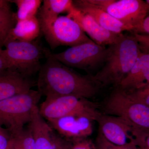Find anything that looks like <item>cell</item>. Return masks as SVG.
I'll use <instances>...</instances> for the list:
<instances>
[{
  "instance_id": "4316f807",
  "label": "cell",
  "mask_w": 149,
  "mask_h": 149,
  "mask_svg": "<svg viewBox=\"0 0 149 149\" xmlns=\"http://www.w3.org/2000/svg\"><path fill=\"white\" fill-rule=\"evenodd\" d=\"M135 143L141 149H149V131L143 132L137 136Z\"/></svg>"
},
{
  "instance_id": "484cf974",
  "label": "cell",
  "mask_w": 149,
  "mask_h": 149,
  "mask_svg": "<svg viewBox=\"0 0 149 149\" xmlns=\"http://www.w3.org/2000/svg\"><path fill=\"white\" fill-rule=\"evenodd\" d=\"M135 39L140 46V49H142L146 52H149V34L133 33Z\"/></svg>"
},
{
  "instance_id": "83f0119b",
  "label": "cell",
  "mask_w": 149,
  "mask_h": 149,
  "mask_svg": "<svg viewBox=\"0 0 149 149\" xmlns=\"http://www.w3.org/2000/svg\"><path fill=\"white\" fill-rule=\"evenodd\" d=\"M133 32L138 34H149V15L145 18L141 25Z\"/></svg>"
},
{
  "instance_id": "9c48e42d",
  "label": "cell",
  "mask_w": 149,
  "mask_h": 149,
  "mask_svg": "<svg viewBox=\"0 0 149 149\" xmlns=\"http://www.w3.org/2000/svg\"><path fill=\"white\" fill-rule=\"evenodd\" d=\"M106 12L134 32L147 16L145 1L142 0H88Z\"/></svg>"
},
{
  "instance_id": "ba28073f",
  "label": "cell",
  "mask_w": 149,
  "mask_h": 149,
  "mask_svg": "<svg viewBox=\"0 0 149 149\" xmlns=\"http://www.w3.org/2000/svg\"><path fill=\"white\" fill-rule=\"evenodd\" d=\"M107 54L108 48L92 41L50 54L67 66L88 70L104 64Z\"/></svg>"
},
{
  "instance_id": "d6986e66",
  "label": "cell",
  "mask_w": 149,
  "mask_h": 149,
  "mask_svg": "<svg viewBox=\"0 0 149 149\" xmlns=\"http://www.w3.org/2000/svg\"><path fill=\"white\" fill-rule=\"evenodd\" d=\"M9 3V1L0 0V52L17 22L16 14L12 10Z\"/></svg>"
},
{
  "instance_id": "30bf717a",
  "label": "cell",
  "mask_w": 149,
  "mask_h": 149,
  "mask_svg": "<svg viewBox=\"0 0 149 149\" xmlns=\"http://www.w3.org/2000/svg\"><path fill=\"white\" fill-rule=\"evenodd\" d=\"M28 125L36 149H70L71 144L46 122L40 114L37 105L32 110L31 120Z\"/></svg>"
},
{
  "instance_id": "f1b7e54d",
  "label": "cell",
  "mask_w": 149,
  "mask_h": 149,
  "mask_svg": "<svg viewBox=\"0 0 149 149\" xmlns=\"http://www.w3.org/2000/svg\"><path fill=\"white\" fill-rule=\"evenodd\" d=\"M8 69V66L4 59L0 55V73Z\"/></svg>"
},
{
  "instance_id": "4fadbf2b",
  "label": "cell",
  "mask_w": 149,
  "mask_h": 149,
  "mask_svg": "<svg viewBox=\"0 0 149 149\" xmlns=\"http://www.w3.org/2000/svg\"><path fill=\"white\" fill-rule=\"evenodd\" d=\"M67 16L77 23L93 42L100 45H112L117 43L123 35L113 33L105 29L92 17L83 13L73 6Z\"/></svg>"
},
{
  "instance_id": "2e32d148",
  "label": "cell",
  "mask_w": 149,
  "mask_h": 149,
  "mask_svg": "<svg viewBox=\"0 0 149 149\" xmlns=\"http://www.w3.org/2000/svg\"><path fill=\"white\" fill-rule=\"evenodd\" d=\"M149 83V52H141L130 72L123 80L119 86L129 92L139 89Z\"/></svg>"
},
{
  "instance_id": "3957f363",
  "label": "cell",
  "mask_w": 149,
  "mask_h": 149,
  "mask_svg": "<svg viewBox=\"0 0 149 149\" xmlns=\"http://www.w3.org/2000/svg\"><path fill=\"white\" fill-rule=\"evenodd\" d=\"M42 97L39 91L31 89L0 102V126L11 136L21 132L31 121L32 110Z\"/></svg>"
},
{
  "instance_id": "9a60e30c",
  "label": "cell",
  "mask_w": 149,
  "mask_h": 149,
  "mask_svg": "<svg viewBox=\"0 0 149 149\" xmlns=\"http://www.w3.org/2000/svg\"><path fill=\"white\" fill-rule=\"evenodd\" d=\"M73 6L83 13L89 15L105 29L116 34H122L125 31L131 32L128 26L101 9L93 5L88 0L72 1Z\"/></svg>"
},
{
  "instance_id": "cb8c5ba5",
  "label": "cell",
  "mask_w": 149,
  "mask_h": 149,
  "mask_svg": "<svg viewBox=\"0 0 149 149\" xmlns=\"http://www.w3.org/2000/svg\"><path fill=\"white\" fill-rule=\"evenodd\" d=\"M11 135L8 130L0 126V149H8Z\"/></svg>"
},
{
  "instance_id": "8992f818",
  "label": "cell",
  "mask_w": 149,
  "mask_h": 149,
  "mask_svg": "<svg viewBox=\"0 0 149 149\" xmlns=\"http://www.w3.org/2000/svg\"><path fill=\"white\" fill-rule=\"evenodd\" d=\"M40 114L47 120L68 116H84L97 121L101 115L88 99L74 96L46 98L39 107Z\"/></svg>"
},
{
  "instance_id": "277c9868",
  "label": "cell",
  "mask_w": 149,
  "mask_h": 149,
  "mask_svg": "<svg viewBox=\"0 0 149 149\" xmlns=\"http://www.w3.org/2000/svg\"><path fill=\"white\" fill-rule=\"evenodd\" d=\"M5 49L0 55L4 59L8 69L31 77L40 71L42 65L40 60L45 55V50L32 42L11 41L5 44Z\"/></svg>"
},
{
  "instance_id": "7a4b0ae2",
  "label": "cell",
  "mask_w": 149,
  "mask_h": 149,
  "mask_svg": "<svg viewBox=\"0 0 149 149\" xmlns=\"http://www.w3.org/2000/svg\"><path fill=\"white\" fill-rule=\"evenodd\" d=\"M141 52L134 35H123L117 43L108 48L104 66L92 79L97 84L120 85L133 68Z\"/></svg>"
},
{
  "instance_id": "ac0fdd59",
  "label": "cell",
  "mask_w": 149,
  "mask_h": 149,
  "mask_svg": "<svg viewBox=\"0 0 149 149\" xmlns=\"http://www.w3.org/2000/svg\"><path fill=\"white\" fill-rule=\"evenodd\" d=\"M71 0H45L37 17L39 22H47L56 18L60 14L68 12L72 8Z\"/></svg>"
},
{
  "instance_id": "52a82bcc",
  "label": "cell",
  "mask_w": 149,
  "mask_h": 149,
  "mask_svg": "<svg viewBox=\"0 0 149 149\" xmlns=\"http://www.w3.org/2000/svg\"><path fill=\"white\" fill-rule=\"evenodd\" d=\"M40 23L41 31L52 49L59 46L72 47L93 41L67 15L59 16L52 21Z\"/></svg>"
},
{
  "instance_id": "5bb4252c",
  "label": "cell",
  "mask_w": 149,
  "mask_h": 149,
  "mask_svg": "<svg viewBox=\"0 0 149 149\" xmlns=\"http://www.w3.org/2000/svg\"><path fill=\"white\" fill-rule=\"evenodd\" d=\"M31 77L8 69L0 73V102L14 96L28 92L36 85Z\"/></svg>"
},
{
  "instance_id": "d4e9b609",
  "label": "cell",
  "mask_w": 149,
  "mask_h": 149,
  "mask_svg": "<svg viewBox=\"0 0 149 149\" xmlns=\"http://www.w3.org/2000/svg\"><path fill=\"white\" fill-rule=\"evenodd\" d=\"M73 141L70 149H97L95 145L88 139H84Z\"/></svg>"
},
{
  "instance_id": "5b68a950",
  "label": "cell",
  "mask_w": 149,
  "mask_h": 149,
  "mask_svg": "<svg viewBox=\"0 0 149 149\" xmlns=\"http://www.w3.org/2000/svg\"><path fill=\"white\" fill-rule=\"evenodd\" d=\"M105 110L108 114L127 121L138 131H149V107L134 100L120 88L110 96Z\"/></svg>"
},
{
  "instance_id": "8fae6325",
  "label": "cell",
  "mask_w": 149,
  "mask_h": 149,
  "mask_svg": "<svg viewBox=\"0 0 149 149\" xmlns=\"http://www.w3.org/2000/svg\"><path fill=\"white\" fill-rule=\"evenodd\" d=\"M97 121L100 133L111 143L118 146L135 143L137 130L127 121L114 116L101 114Z\"/></svg>"
},
{
  "instance_id": "f546056e",
  "label": "cell",
  "mask_w": 149,
  "mask_h": 149,
  "mask_svg": "<svg viewBox=\"0 0 149 149\" xmlns=\"http://www.w3.org/2000/svg\"><path fill=\"white\" fill-rule=\"evenodd\" d=\"M146 3V6L147 10V13H148V16L149 15V0H146L145 1Z\"/></svg>"
},
{
  "instance_id": "ffe728a7",
  "label": "cell",
  "mask_w": 149,
  "mask_h": 149,
  "mask_svg": "<svg viewBox=\"0 0 149 149\" xmlns=\"http://www.w3.org/2000/svg\"><path fill=\"white\" fill-rule=\"evenodd\" d=\"M10 2L15 3L17 7V21L36 16L42 1L40 0H13Z\"/></svg>"
},
{
  "instance_id": "e0dca14e",
  "label": "cell",
  "mask_w": 149,
  "mask_h": 149,
  "mask_svg": "<svg viewBox=\"0 0 149 149\" xmlns=\"http://www.w3.org/2000/svg\"><path fill=\"white\" fill-rule=\"evenodd\" d=\"M40 31V22L36 16L17 21L10 33L5 44L11 41L31 42L39 36Z\"/></svg>"
},
{
  "instance_id": "44dd1931",
  "label": "cell",
  "mask_w": 149,
  "mask_h": 149,
  "mask_svg": "<svg viewBox=\"0 0 149 149\" xmlns=\"http://www.w3.org/2000/svg\"><path fill=\"white\" fill-rule=\"evenodd\" d=\"M8 149H36L32 132L28 127L20 133L11 136Z\"/></svg>"
},
{
  "instance_id": "7c38bea8",
  "label": "cell",
  "mask_w": 149,
  "mask_h": 149,
  "mask_svg": "<svg viewBox=\"0 0 149 149\" xmlns=\"http://www.w3.org/2000/svg\"><path fill=\"white\" fill-rule=\"evenodd\" d=\"M93 121L88 116L72 115L48 120V123L62 137L74 141L91 136Z\"/></svg>"
},
{
  "instance_id": "6da1fadb",
  "label": "cell",
  "mask_w": 149,
  "mask_h": 149,
  "mask_svg": "<svg viewBox=\"0 0 149 149\" xmlns=\"http://www.w3.org/2000/svg\"><path fill=\"white\" fill-rule=\"evenodd\" d=\"M45 50V62L41 66L36 82L37 91L46 98L74 96L89 99L97 88L92 77L76 73Z\"/></svg>"
},
{
  "instance_id": "7402d4cb",
  "label": "cell",
  "mask_w": 149,
  "mask_h": 149,
  "mask_svg": "<svg viewBox=\"0 0 149 149\" xmlns=\"http://www.w3.org/2000/svg\"><path fill=\"white\" fill-rule=\"evenodd\" d=\"M126 92L134 100L149 107V83L139 89Z\"/></svg>"
},
{
  "instance_id": "603a6c76",
  "label": "cell",
  "mask_w": 149,
  "mask_h": 149,
  "mask_svg": "<svg viewBox=\"0 0 149 149\" xmlns=\"http://www.w3.org/2000/svg\"><path fill=\"white\" fill-rule=\"evenodd\" d=\"M95 146L97 149H141L133 143L123 146L114 145L105 139L101 133L97 138Z\"/></svg>"
}]
</instances>
